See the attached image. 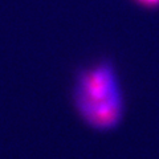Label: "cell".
I'll return each mask as SVG.
<instances>
[{"label": "cell", "instance_id": "1", "mask_svg": "<svg viewBox=\"0 0 159 159\" xmlns=\"http://www.w3.org/2000/svg\"><path fill=\"white\" fill-rule=\"evenodd\" d=\"M72 99L77 116L92 130H116L125 117L121 81L110 60L80 69L74 77Z\"/></svg>", "mask_w": 159, "mask_h": 159}, {"label": "cell", "instance_id": "2", "mask_svg": "<svg viewBox=\"0 0 159 159\" xmlns=\"http://www.w3.org/2000/svg\"><path fill=\"white\" fill-rule=\"evenodd\" d=\"M135 2L146 8H158L159 7V0H135Z\"/></svg>", "mask_w": 159, "mask_h": 159}]
</instances>
